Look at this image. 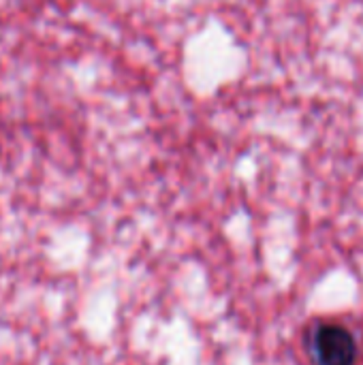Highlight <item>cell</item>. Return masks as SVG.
I'll return each mask as SVG.
<instances>
[{
    "label": "cell",
    "mask_w": 363,
    "mask_h": 365,
    "mask_svg": "<svg viewBox=\"0 0 363 365\" xmlns=\"http://www.w3.org/2000/svg\"><path fill=\"white\" fill-rule=\"evenodd\" d=\"M308 353L315 365H355L357 340L338 323H319L308 336Z\"/></svg>",
    "instance_id": "6da1fadb"
}]
</instances>
